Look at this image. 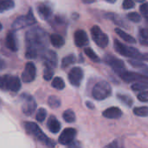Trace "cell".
<instances>
[{"label": "cell", "instance_id": "4fadbf2b", "mask_svg": "<svg viewBox=\"0 0 148 148\" xmlns=\"http://www.w3.org/2000/svg\"><path fill=\"white\" fill-rule=\"evenodd\" d=\"M75 135H76L75 129H74V128H66L61 133V135H60V137L58 139V141L62 145L68 146L69 144H70L75 140Z\"/></svg>", "mask_w": 148, "mask_h": 148}, {"label": "cell", "instance_id": "2e32d148", "mask_svg": "<svg viewBox=\"0 0 148 148\" xmlns=\"http://www.w3.org/2000/svg\"><path fill=\"white\" fill-rule=\"evenodd\" d=\"M75 44L78 47H83L88 44V38L87 33L83 30H78L75 32L74 36Z\"/></svg>", "mask_w": 148, "mask_h": 148}, {"label": "cell", "instance_id": "ee69618b", "mask_svg": "<svg viewBox=\"0 0 148 148\" xmlns=\"http://www.w3.org/2000/svg\"><path fill=\"white\" fill-rule=\"evenodd\" d=\"M87 105H88V107H91V108H94V106H93V105H92V104H90L89 102H87Z\"/></svg>", "mask_w": 148, "mask_h": 148}, {"label": "cell", "instance_id": "9c48e42d", "mask_svg": "<svg viewBox=\"0 0 148 148\" xmlns=\"http://www.w3.org/2000/svg\"><path fill=\"white\" fill-rule=\"evenodd\" d=\"M104 61L106 62V64H108V65L111 66V68L115 72H117L119 75L123 72L124 71H126L125 69V65H124V62L121 59H118L116 58H114V56L112 55H108L105 57L104 58Z\"/></svg>", "mask_w": 148, "mask_h": 148}, {"label": "cell", "instance_id": "60d3db41", "mask_svg": "<svg viewBox=\"0 0 148 148\" xmlns=\"http://www.w3.org/2000/svg\"><path fill=\"white\" fill-rule=\"evenodd\" d=\"M105 148H122V147L120 145V143L118 141H114L113 143H111L110 145H108V147H106Z\"/></svg>", "mask_w": 148, "mask_h": 148}, {"label": "cell", "instance_id": "7c38bea8", "mask_svg": "<svg viewBox=\"0 0 148 148\" xmlns=\"http://www.w3.org/2000/svg\"><path fill=\"white\" fill-rule=\"evenodd\" d=\"M36 69L35 65L32 62H28L22 74V80L25 83L32 82L36 79Z\"/></svg>", "mask_w": 148, "mask_h": 148}, {"label": "cell", "instance_id": "d6a6232c", "mask_svg": "<svg viewBox=\"0 0 148 148\" xmlns=\"http://www.w3.org/2000/svg\"><path fill=\"white\" fill-rule=\"evenodd\" d=\"M47 116V112L44 108H40L38 110V112L36 113V119L38 122H42L45 118Z\"/></svg>", "mask_w": 148, "mask_h": 148}, {"label": "cell", "instance_id": "277c9868", "mask_svg": "<svg viewBox=\"0 0 148 148\" xmlns=\"http://www.w3.org/2000/svg\"><path fill=\"white\" fill-rule=\"evenodd\" d=\"M21 88V81L16 76L3 75L0 76V89L17 92Z\"/></svg>", "mask_w": 148, "mask_h": 148}, {"label": "cell", "instance_id": "d590c367", "mask_svg": "<svg viewBox=\"0 0 148 148\" xmlns=\"http://www.w3.org/2000/svg\"><path fill=\"white\" fill-rule=\"evenodd\" d=\"M53 75H54L53 69H50V68H49V67H45V68H44V71H43V79H44L46 81L50 80V79L53 78Z\"/></svg>", "mask_w": 148, "mask_h": 148}, {"label": "cell", "instance_id": "f546056e", "mask_svg": "<svg viewBox=\"0 0 148 148\" xmlns=\"http://www.w3.org/2000/svg\"><path fill=\"white\" fill-rule=\"evenodd\" d=\"M48 103H49V106L51 108H58L61 106V100L56 96H50V97H49Z\"/></svg>", "mask_w": 148, "mask_h": 148}, {"label": "cell", "instance_id": "d4e9b609", "mask_svg": "<svg viewBox=\"0 0 148 148\" xmlns=\"http://www.w3.org/2000/svg\"><path fill=\"white\" fill-rule=\"evenodd\" d=\"M15 6L12 0H0V12H3L11 10Z\"/></svg>", "mask_w": 148, "mask_h": 148}, {"label": "cell", "instance_id": "e0dca14e", "mask_svg": "<svg viewBox=\"0 0 148 148\" xmlns=\"http://www.w3.org/2000/svg\"><path fill=\"white\" fill-rule=\"evenodd\" d=\"M5 44L6 47L11 51H16L18 50V41L15 32L10 31L7 34L5 39Z\"/></svg>", "mask_w": 148, "mask_h": 148}, {"label": "cell", "instance_id": "7bdbcfd3", "mask_svg": "<svg viewBox=\"0 0 148 148\" xmlns=\"http://www.w3.org/2000/svg\"><path fill=\"white\" fill-rule=\"evenodd\" d=\"M82 3H95L96 0H82Z\"/></svg>", "mask_w": 148, "mask_h": 148}, {"label": "cell", "instance_id": "f6af8a7d", "mask_svg": "<svg viewBox=\"0 0 148 148\" xmlns=\"http://www.w3.org/2000/svg\"><path fill=\"white\" fill-rule=\"evenodd\" d=\"M105 1H107V2H108V3H114L116 2V0H105Z\"/></svg>", "mask_w": 148, "mask_h": 148}, {"label": "cell", "instance_id": "5bb4252c", "mask_svg": "<svg viewBox=\"0 0 148 148\" xmlns=\"http://www.w3.org/2000/svg\"><path fill=\"white\" fill-rule=\"evenodd\" d=\"M43 62L45 67H49L50 69H55L57 66V55L53 51H47L43 54Z\"/></svg>", "mask_w": 148, "mask_h": 148}, {"label": "cell", "instance_id": "8d00e7d4", "mask_svg": "<svg viewBox=\"0 0 148 148\" xmlns=\"http://www.w3.org/2000/svg\"><path fill=\"white\" fill-rule=\"evenodd\" d=\"M140 10L145 17H148V3H142L140 7Z\"/></svg>", "mask_w": 148, "mask_h": 148}, {"label": "cell", "instance_id": "ffe728a7", "mask_svg": "<svg viewBox=\"0 0 148 148\" xmlns=\"http://www.w3.org/2000/svg\"><path fill=\"white\" fill-rule=\"evenodd\" d=\"M129 64L136 68V69H139L142 72V74L146 75L148 77V65H147L146 64H144L141 60H139V59H131L129 60Z\"/></svg>", "mask_w": 148, "mask_h": 148}, {"label": "cell", "instance_id": "4dcf8cb0", "mask_svg": "<svg viewBox=\"0 0 148 148\" xmlns=\"http://www.w3.org/2000/svg\"><path fill=\"white\" fill-rule=\"evenodd\" d=\"M84 52L92 61H94V62H100V58L98 57V55L91 48H85Z\"/></svg>", "mask_w": 148, "mask_h": 148}, {"label": "cell", "instance_id": "484cf974", "mask_svg": "<svg viewBox=\"0 0 148 148\" xmlns=\"http://www.w3.org/2000/svg\"><path fill=\"white\" fill-rule=\"evenodd\" d=\"M76 61V58L74 54H70L66 56L64 58H62V68H67L68 66H69L72 64H75Z\"/></svg>", "mask_w": 148, "mask_h": 148}, {"label": "cell", "instance_id": "52a82bcc", "mask_svg": "<svg viewBox=\"0 0 148 148\" xmlns=\"http://www.w3.org/2000/svg\"><path fill=\"white\" fill-rule=\"evenodd\" d=\"M91 36L93 40L95 42V44L101 47V48H105L108 46L109 39L107 34H105L99 26L95 25L91 28Z\"/></svg>", "mask_w": 148, "mask_h": 148}, {"label": "cell", "instance_id": "1f68e13d", "mask_svg": "<svg viewBox=\"0 0 148 148\" xmlns=\"http://www.w3.org/2000/svg\"><path fill=\"white\" fill-rule=\"evenodd\" d=\"M118 99L126 106H131L133 105V99L131 97L127 96V95H123V94H118Z\"/></svg>", "mask_w": 148, "mask_h": 148}, {"label": "cell", "instance_id": "9a60e30c", "mask_svg": "<svg viewBox=\"0 0 148 148\" xmlns=\"http://www.w3.org/2000/svg\"><path fill=\"white\" fill-rule=\"evenodd\" d=\"M37 13L40 16V17L43 20H47L52 15L53 10L52 7L48 3H41L37 5Z\"/></svg>", "mask_w": 148, "mask_h": 148}, {"label": "cell", "instance_id": "ba28073f", "mask_svg": "<svg viewBox=\"0 0 148 148\" xmlns=\"http://www.w3.org/2000/svg\"><path fill=\"white\" fill-rule=\"evenodd\" d=\"M21 99L23 101L22 103L23 113L27 116L32 115L36 109V103L35 99L29 94L23 93L21 96Z\"/></svg>", "mask_w": 148, "mask_h": 148}, {"label": "cell", "instance_id": "c3c4849f", "mask_svg": "<svg viewBox=\"0 0 148 148\" xmlns=\"http://www.w3.org/2000/svg\"><path fill=\"white\" fill-rule=\"evenodd\" d=\"M146 18H147V22H148V17H146Z\"/></svg>", "mask_w": 148, "mask_h": 148}, {"label": "cell", "instance_id": "7dc6e473", "mask_svg": "<svg viewBox=\"0 0 148 148\" xmlns=\"http://www.w3.org/2000/svg\"><path fill=\"white\" fill-rule=\"evenodd\" d=\"M2 28H3V25L1 24V23H0V31L2 30Z\"/></svg>", "mask_w": 148, "mask_h": 148}, {"label": "cell", "instance_id": "6da1fadb", "mask_svg": "<svg viewBox=\"0 0 148 148\" xmlns=\"http://www.w3.org/2000/svg\"><path fill=\"white\" fill-rule=\"evenodd\" d=\"M27 58H36L38 54L42 52L48 45V35L41 28H35L28 31L25 36Z\"/></svg>", "mask_w": 148, "mask_h": 148}, {"label": "cell", "instance_id": "7402d4cb", "mask_svg": "<svg viewBox=\"0 0 148 148\" xmlns=\"http://www.w3.org/2000/svg\"><path fill=\"white\" fill-rule=\"evenodd\" d=\"M115 32L121 38V39H123L125 42L128 43V44H134L136 43V40L134 37H132L131 35H129L128 33H127L126 31H124L123 30L120 29V28H116L115 29Z\"/></svg>", "mask_w": 148, "mask_h": 148}, {"label": "cell", "instance_id": "b9f144b4", "mask_svg": "<svg viewBox=\"0 0 148 148\" xmlns=\"http://www.w3.org/2000/svg\"><path fill=\"white\" fill-rule=\"evenodd\" d=\"M5 67H6V63H5V61H4L2 58H0V70L4 69Z\"/></svg>", "mask_w": 148, "mask_h": 148}, {"label": "cell", "instance_id": "83f0119b", "mask_svg": "<svg viewBox=\"0 0 148 148\" xmlns=\"http://www.w3.org/2000/svg\"><path fill=\"white\" fill-rule=\"evenodd\" d=\"M52 86L57 90H62L65 87V83L63 81V79L60 77H56L54 78L53 81H52Z\"/></svg>", "mask_w": 148, "mask_h": 148}, {"label": "cell", "instance_id": "3957f363", "mask_svg": "<svg viewBox=\"0 0 148 148\" xmlns=\"http://www.w3.org/2000/svg\"><path fill=\"white\" fill-rule=\"evenodd\" d=\"M24 127H25L26 132L29 134L32 135L34 138H36L38 141H40L41 143H42L43 145H45L47 147H55V146H56L55 142L53 140H49L36 123H33V122H25L24 123Z\"/></svg>", "mask_w": 148, "mask_h": 148}, {"label": "cell", "instance_id": "30bf717a", "mask_svg": "<svg viewBox=\"0 0 148 148\" xmlns=\"http://www.w3.org/2000/svg\"><path fill=\"white\" fill-rule=\"evenodd\" d=\"M121 78L127 83H135L138 81H143V80H147L148 77L142 74V73H138V72H127L124 71L120 74Z\"/></svg>", "mask_w": 148, "mask_h": 148}, {"label": "cell", "instance_id": "cb8c5ba5", "mask_svg": "<svg viewBox=\"0 0 148 148\" xmlns=\"http://www.w3.org/2000/svg\"><path fill=\"white\" fill-rule=\"evenodd\" d=\"M139 39L141 44L148 46V29L143 28L139 31Z\"/></svg>", "mask_w": 148, "mask_h": 148}, {"label": "cell", "instance_id": "7a4b0ae2", "mask_svg": "<svg viewBox=\"0 0 148 148\" xmlns=\"http://www.w3.org/2000/svg\"><path fill=\"white\" fill-rule=\"evenodd\" d=\"M114 47L119 54H121L124 57L131 58L133 59L148 60V55L140 53L137 49H135L134 47H129V46L122 44L121 42H120L118 39H114Z\"/></svg>", "mask_w": 148, "mask_h": 148}, {"label": "cell", "instance_id": "8fae6325", "mask_svg": "<svg viewBox=\"0 0 148 148\" xmlns=\"http://www.w3.org/2000/svg\"><path fill=\"white\" fill-rule=\"evenodd\" d=\"M69 81L74 86H79L83 79V71L81 67H74L69 73Z\"/></svg>", "mask_w": 148, "mask_h": 148}, {"label": "cell", "instance_id": "d6986e66", "mask_svg": "<svg viewBox=\"0 0 148 148\" xmlns=\"http://www.w3.org/2000/svg\"><path fill=\"white\" fill-rule=\"evenodd\" d=\"M48 128L51 133H57L61 130V124L56 117L50 116L48 120Z\"/></svg>", "mask_w": 148, "mask_h": 148}, {"label": "cell", "instance_id": "e575fe53", "mask_svg": "<svg viewBox=\"0 0 148 148\" xmlns=\"http://www.w3.org/2000/svg\"><path fill=\"white\" fill-rule=\"evenodd\" d=\"M106 17L112 20L114 23L117 24H122V20L116 15V14H114V13H108L106 14Z\"/></svg>", "mask_w": 148, "mask_h": 148}, {"label": "cell", "instance_id": "44dd1931", "mask_svg": "<svg viewBox=\"0 0 148 148\" xmlns=\"http://www.w3.org/2000/svg\"><path fill=\"white\" fill-rule=\"evenodd\" d=\"M49 39H50L51 44L56 48H61L65 44V40L63 37L59 34H51Z\"/></svg>", "mask_w": 148, "mask_h": 148}, {"label": "cell", "instance_id": "ab89813d", "mask_svg": "<svg viewBox=\"0 0 148 148\" xmlns=\"http://www.w3.org/2000/svg\"><path fill=\"white\" fill-rule=\"evenodd\" d=\"M68 148H82V146L79 141H72L70 144L68 145Z\"/></svg>", "mask_w": 148, "mask_h": 148}, {"label": "cell", "instance_id": "836d02e7", "mask_svg": "<svg viewBox=\"0 0 148 148\" xmlns=\"http://www.w3.org/2000/svg\"><path fill=\"white\" fill-rule=\"evenodd\" d=\"M127 17L134 23H139L141 20V16L140 14H138L137 12H130L127 15Z\"/></svg>", "mask_w": 148, "mask_h": 148}, {"label": "cell", "instance_id": "f1b7e54d", "mask_svg": "<svg viewBox=\"0 0 148 148\" xmlns=\"http://www.w3.org/2000/svg\"><path fill=\"white\" fill-rule=\"evenodd\" d=\"M134 113L139 117H148V107L147 106L135 107L134 109Z\"/></svg>", "mask_w": 148, "mask_h": 148}, {"label": "cell", "instance_id": "4316f807", "mask_svg": "<svg viewBox=\"0 0 148 148\" xmlns=\"http://www.w3.org/2000/svg\"><path fill=\"white\" fill-rule=\"evenodd\" d=\"M62 117H63V120H64L66 122H68V123H73V122L75 121V113H74L72 110H70V109L66 110V111L63 113Z\"/></svg>", "mask_w": 148, "mask_h": 148}, {"label": "cell", "instance_id": "f35d334b", "mask_svg": "<svg viewBox=\"0 0 148 148\" xmlns=\"http://www.w3.org/2000/svg\"><path fill=\"white\" fill-rule=\"evenodd\" d=\"M122 6H123V8L125 10L132 9L134 6V2L133 0H124L123 1V3H122Z\"/></svg>", "mask_w": 148, "mask_h": 148}, {"label": "cell", "instance_id": "74e56055", "mask_svg": "<svg viewBox=\"0 0 148 148\" xmlns=\"http://www.w3.org/2000/svg\"><path fill=\"white\" fill-rule=\"evenodd\" d=\"M138 99L141 102H148V91H143L138 94Z\"/></svg>", "mask_w": 148, "mask_h": 148}, {"label": "cell", "instance_id": "ac0fdd59", "mask_svg": "<svg viewBox=\"0 0 148 148\" xmlns=\"http://www.w3.org/2000/svg\"><path fill=\"white\" fill-rule=\"evenodd\" d=\"M122 114H123L122 111L118 107H109L102 113V115L105 118L111 119V120L119 119L122 116Z\"/></svg>", "mask_w": 148, "mask_h": 148}, {"label": "cell", "instance_id": "bcb514c9", "mask_svg": "<svg viewBox=\"0 0 148 148\" xmlns=\"http://www.w3.org/2000/svg\"><path fill=\"white\" fill-rule=\"evenodd\" d=\"M136 2H138V3H144L146 0H135Z\"/></svg>", "mask_w": 148, "mask_h": 148}, {"label": "cell", "instance_id": "8992f818", "mask_svg": "<svg viewBox=\"0 0 148 148\" xmlns=\"http://www.w3.org/2000/svg\"><path fill=\"white\" fill-rule=\"evenodd\" d=\"M35 24H36V18L32 13V10H29L28 14H26L24 16L18 17L13 22L11 27H12V29L17 31V30H20V29H23V28H25L28 26H31Z\"/></svg>", "mask_w": 148, "mask_h": 148}, {"label": "cell", "instance_id": "603a6c76", "mask_svg": "<svg viewBox=\"0 0 148 148\" xmlns=\"http://www.w3.org/2000/svg\"><path fill=\"white\" fill-rule=\"evenodd\" d=\"M132 90L134 92H143L148 90V79L143 81H138L135 83H133L131 86Z\"/></svg>", "mask_w": 148, "mask_h": 148}, {"label": "cell", "instance_id": "5b68a950", "mask_svg": "<svg viewBox=\"0 0 148 148\" xmlns=\"http://www.w3.org/2000/svg\"><path fill=\"white\" fill-rule=\"evenodd\" d=\"M112 94V88L107 81L98 82L92 90V95L96 100H104Z\"/></svg>", "mask_w": 148, "mask_h": 148}]
</instances>
